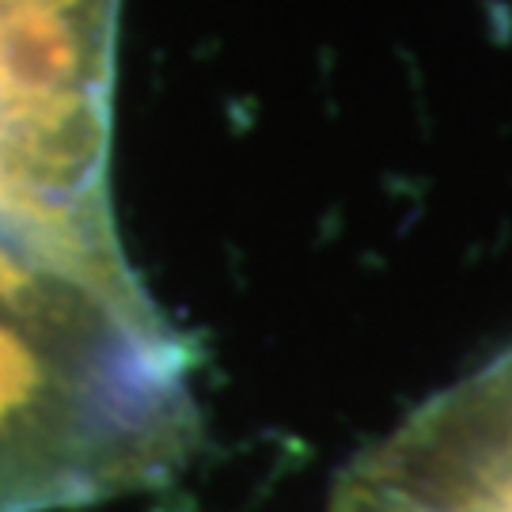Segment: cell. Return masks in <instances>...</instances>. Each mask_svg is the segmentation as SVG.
I'll return each mask as SVG.
<instances>
[{
    "mask_svg": "<svg viewBox=\"0 0 512 512\" xmlns=\"http://www.w3.org/2000/svg\"><path fill=\"white\" fill-rule=\"evenodd\" d=\"M190 429L179 346L0 224V512L160 475Z\"/></svg>",
    "mask_w": 512,
    "mask_h": 512,
    "instance_id": "cell-1",
    "label": "cell"
},
{
    "mask_svg": "<svg viewBox=\"0 0 512 512\" xmlns=\"http://www.w3.org/2000/svg\"><path fill=\"white\" fill-rule=\"evenodd\" d=\"M118 0H0V224L114 304L152 311L107 198Z\"/></svg>",
    "mask_w": 512,
    "mask_h": 512,
    "instance_id": "cell-2",
    "label": "cell"
}]
</instances>
